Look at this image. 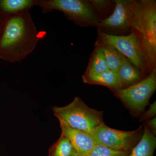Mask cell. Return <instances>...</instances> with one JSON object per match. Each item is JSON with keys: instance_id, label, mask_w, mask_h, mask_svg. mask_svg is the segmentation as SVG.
<instances>
[{"instance_id": "6da1fadb", "label": "cell", "mask_w": 156, "mask_h": 156, "mask_svg": "<svg viewBox=\"0 0 156 156\" xmlns=\"http://www.w3.org/2000/svg\"><path fill=\"white\" fill-rule=\"evenodd\" d=\"M40 35L29 11L6 16L0 35V58L20 62L36 47Z\"/></svg>"}, {"instance_id": "7a4b0ae2", "label": "cell", "mask_w": 156, "mask_h": 156, "mask_svg": "<svg viewBox=\"0 0 156 156\" xmlns=\"http://www.w3.org/2000/svg\"><path fill=\"white\" fill-rule=\"evenodd\" d=\"M97 40L112 46L128 58L146 78L156 68V59L149 46L138 31L131 28L126 36L112 35L97 29Z\"/></svg>"}, {"instance_id": "3957f363", "label": "cell", "mask_w": 156, "mask_h": 156, "mask_svg": "<svg viewBox=\"0 0 156 156\" xmlns=\"http://www.w3.org/2000/svg\"><path fill=\"white\" fill-rule=\"evenodd\" d=\"M52 110L58 121L70 128L89 134L104 122L103 111L89 107L77 96L66 106H53Z\"/></svg>"}, {"instance_id": "277c9868", "label": "cell", "mask_w": 156, "mask_h": 156, "mask_svg": "<svg viewBox=\"0 0 156 156\" xmlns=\"http://www.w3.org/2000/svg\"><path fill=\"white\" fill-rule=\"evenodd\" d=\"M42 13L61 11L69 20L82 27H95L101 21L90 0H37Z\"/></svg>"}, {"instance_id": "5b68a950", "label": "cell", "mask_w": 156, "mask_h": 156, "mask_svg": "<svg viewBox=\"0 0 156 156\" xmlns=\"http://www.w3.org/2000/svg\"><path fill=\"white\" fill-rule=\"evenodd\" d=\"M156 90V68L142 81L131 87L116 89L112 92L114 95L134 116H139L149 104L150 99Z\"/></svg>"}, {"instance_id": "8992f818", "label": "cell", "mask_w": 156, "mask_h": 156, "mask_svg": "<svg viewBox=\"0 0 156 156\" xmlns=\"http://www.w3.org/2000/svg\"><path fill=\"white\" fill-rule=\"evenodd\" d=\"M132 28L142 35L156 59V1L130 0Z\"/></svg>"}, {"instance_id": "52a82bcc", "label": "cell", "mask_w": 156, "mask_h": 156, "mask_svg": "<svg viewBox=\"0 0 156 156\" xmlns=\"http://www.w3.org/2000/svg\"><path fill=\"white\" fill-rule=\"evenodd\" d=\"M143 133L142 126L134 131H124L110 128L103 122L95 128L92 134L98 144L114 150L131 151L141 139Z\"/></svg>"}, {"instance_id": "ba28073f", "label": "cell", "mask_w": 156, "mask_h": 156, "mask_svg": "<svg viewBox=\"0 0 156 156\" xmlns=\"http://www.w3.org/2000/svg\"><path fill=\"white\" fill-rule=\"evenodd\" d=\"M115 8L112 14L101 20L95 27L104 33L112 35L126 36L132 28L133 14L130 0H113Z\"/></svg>"}, {"instance_id": "9c48e42d", "label": "cell", "mask_w": 156, "mask_h": 156, "mask_svg": "<svg viewBox=\"0 0 156 156\" xmlns=\"http://www.w3.org/2000/svg\"><path fill=\"white\" fill-rule=\"evenodd\" d=\"M63 134L71 143L79 156H86L89 154L97 144L92 134L70 128L64 122L59 121Z\"/></svg>"}, {"instance_id": "30bf717a", "label": "cell", "mask_w": 156, "mask_h": 156, "mask_svg": "<svg viewBox=\"0 0 156 156\" xmlns=\"http://www.w3.org/2000/svg\"><path fill=\"white\" fill-rule=\"evenodd\" d=\"M116 73L119 81L120 89L131 87L145 78L141 72L126 57Z\"/></svg>"}, {"instance_id": "8fae6325", "label": "cell", "mask_w": 156, "mask_h": 156, "mask_svg": "<svg viewBox=\"0 0 156 156\" xmlns=\"http://www.w3.org/2000/svg\"><path fill=\"white\" fill-rule=\"evenodd\" d=\"M84 83L105 86L111 91L121 89L117 73L108 69L103 72L90 76H82Z\"/></svg>"}, {"instance_id": "7c38bea8", "label": "cell", "mask_w": 156, "mask_h": 156, "mask_svg": "<svg viewBox=\"0 0 156 156\" xmlns=\"http://www.w3.org/2000/svg\"><path fill=\"white\" fill-rule=\"evenodd\" d=\"M156 147V136L144 125L142 137L132 149L129 156H154Z\"/></svg>"}, {"instance_id": "4fadbf2b", "label": "cell", "mask_w": 156, "mask_h": 156, "mask_svg": "<svg viewBox=\"0 0 156 156\" xmlns=\"http://www.w3.org/2000/svg\"><path fill=\"white\" fill-rule=\"evenodd\" d=\"M37 0H0V12L5 16L28 11L37 5Z\"/></svg>"}, {"instance_id": "5bb4252c", "label": "cell", "mask_w": 156, "mask_h": 156, "mask_svg": "<svg viewBox=\"0 0 156 156\" xmlns=\"http://www.w3.org/2000/svg\"><path fill=\"white\" fill-rule=\"evenodd\" d=\"M109 69L100 45L95 42V49L90 56L84 76L98 74Z\"/></svg>"}, {"instance_id": "9a60e30c", "label": "cell", "mask_w": 156, "mask_h": 156, "mask_svg": "<svg viewBox=\"0 0 156 156\" xmlns=\"http://www.w3.org/2000/svg\"><path fill=\"white\" fill-rule=\"evenodd\" d=\"M103 52L109 69L116 73L126 56L112 45L96 40Z\"/></svg>"}, {"instance_id": "2e32d148", "label": "cell", "mask_w": 156, "mask_h": 156, "mask_svg": "<svg viewBox=\"0 0 156 156\" xmlns=\"http://www.w3.org/2000/svg\"><path fill=\"white\" fill-rule=\"evenodd\" d=\"M48 156H79L71 143L61 134L58 139L51 146Z\"/></svg>"}, {"instance_id": "e0dca14e", "label": "cell", "mask_w": 156, "mask_h": 156, "mask_svg": "<svg viewBox=\"0 0 156 156\" xmlns=\"http://www.w3.org/2000/svg\"><path fill=\"white\" fill-rule=\"evenodd\" d=\"M101 20L109 17L114 10L115 3L110 0H90Z\"/></svg>"}, {"instance_id": "ac0fdd59", "label": "cell", "mask_w": 156, "mask_h": 156, "mask_svg": "<svg viewBox=\"0 0 156 156\" xmlns=\"http://www.w3.org/2000/svg\"><path fill=\"white\" fill-rule=\"evenodd\" d=\"M130 153L131 151L114 150L97 143L91 152L86 156H129Z\"/></svg>"}, {"instance_id": "d6986e66", "label": "cell", "mask_w": 156, "mask_h": 156, "mask_svg": "<svg viewBox=\"0 0 156 156\" xmlns=\"http://www.w3.org/2000/svg\"><path fill=\"white\" fill-rule=\"evenodd\" d=\"M156 101L152 104L148 110L144 113L140 118V122H145L151 119L156 117Z\"/></svg>"}, {"instance_id": "ffe728a7", "label": "cell", "mask_w": 156, "mask_h": 156, "mask_svg": "<svg viewBox=\"0 0 156 156\" xmlns=\"http://www.w3.org/2000/svg\"><path fill=\"white\" fill-rule=\"evenodd\" d=\"M145 126H147L149 129L152 132L153 134L156 136V117L147 120L144 122Z\"/></svg>"}, {"instance_id": "44dd1931", "label": "cell", "mask_w": 156, "mask_h": 156, "mask_svg": "<svg viewBox=\"0 0 156 156\" xmlns=\"http://www.w3.org/2000/svg\"><path fill=\"white\" fill-rule=\"evenodd\" d=\"M5 16L4 14H2L0 12V35H1L3 25H4V22H5Z\"/></svg>"}]
</instances>
